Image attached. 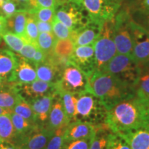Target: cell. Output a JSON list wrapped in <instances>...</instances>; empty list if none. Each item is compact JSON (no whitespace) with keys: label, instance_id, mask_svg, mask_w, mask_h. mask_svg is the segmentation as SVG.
Segmentation results:
<instances>
[{"label":"cell","instance_id":"obj_1","mask_svg":"<svg viewBox=\"0 0 149 149\" xmlns=\"http://www.w3.org/2000/svg\"><path fill=\"white\" fill-rule=\"evenodd\" d=\"M145 104L134 93L107 111L104 124L111 132L122 133L144 126Z\"/></svg>","mask_w":149,"mask_h":149},{"label":"cell","instance_id":"obj_2","mask_svg":"<svg viewBox=\"0 0 149 149\" xmlns=\"http://www.w3.org/2000/svg\"><path fill=\"white\" fill-rule=\"evenodd\" d=\"M88 79V92L101 101L107 111L135 93L133 86L107 72L95 70Z\"/></svg>","mask_w":149,"mask_h":149},{"label":"cell","instance_id":"obj_3","mask_svg":"<svg viewBox=\"0 0 149 149\" xmlns=\"http://www.w3.org/2000/svg\"><path fill=\"white\" fill-rule=\"evenodd\" d=\"M107 109L99 99L86 92L77 95L74 120L88 122L95 125L104 124Z\"/></svg>","mask_w":149,"mask_h":149},{"label":"cell","instance_id":"obj_4","mask_svg":"<svg viewBox=\"0 0 149 149\" xmlns=\"http://www.w3.org/2000/svg\"><path fill=\"white\" fill-rule=\"evenodd\" d=\"M100 71L113 74L133 88L140 74L141 67L132 55L117 53Z\"/></svg>","mask_w":149,"mask_h":149},{"label":"cell","instance_id":"obj_5","mask_svg":"<svg viewBox=\"0 0 149 149\" xmlns=\"http://www.w3.org/2000/svg\"><path fill=\"white\" fill-rule=\"evenodd\" d=\"M114 17L104 21L100 34L93 44L96 70H101L117 53L113 40Z\"/></svg>","mask_w":149,"mask_h":149},{"label":"cell","instance_id":"obj_6","mask_svg":"<svg viewBox=\"0 0 149 149\" xmlns=\"http://www.w3.org/2000/svg\"><path fill=\"white\" fill-rule=\"evenodd\" d=\"M129 8L125 5L117 11L114 17L113 40L117 53L132 55L133 42L130 30L131 20Z\"/></svg>","mask_w":149,"mask_h":149},{"label":"cell","instance_id":"obj_7","mask_svg":"<svg viewBox=\"0 0 149 149\" xmlns=\"http://www.w3.org/2000/svg\"><path fill=\"white\" fill-rule=\"evenodd\" d=\"M88 77L69 61L62 70L60 79L55 83L56 91L62 90L79 95L88 92Z\"/></svg>","mask_w":149,"mask_h":149},{"label":"cell","instance_id":"obj_8","mask_svg":"<svg viewBox=\"0 0 149 149\" xmlns=\"http://www.w3.org/2000/svg\"><path fill=\"white\" fill-rule=\"evenodd\" d=\"M130 30L133 42L132 57L141 65L149 60V32L131 19Z\"/></svg>","mask_w":149,"mask_h":149},{"label":"cell","instance_id":"obj_9","mask_svg":"<svg viewBox=\"0 0 149 149\" xmlns=\"http://www.w3.org/2000/svg\"><path fill=\"white\" fill-rule=\"evenodd\" d=\"M69 61L90 77L97 70L93 44L75 46Z\"/></svg>","mask_w":149,"mask_h":149},{"label":"cell","instance_id":"obj_10","mask_svg":"<svg viewBox=\"0 0 149 149\" xmlns=\"http://www.w3.org/2000/svg\"><path fill=\"white\" fill-rule=\"evenodd\" d=\"M16 87L22 97L29 102L46 95L57 93L55 84L46 82L38 79L29 84H16Z\"/></svg>","mask_w":149,"mask_h":149},{"label":"cell","instance_id":"obj_11","mask_svg":"<svg viewBox=\"0 0 149 149\" xmlns=\"http://www.w3.org/2000/svg\"><path fill=\"white\" fill-rule=\"evenodd\" d=\"M53 133L54 130L46 127L37 126L24 137L15 146H21L24 149H45Z\"/></svg>","mask_w":149,"mask_h":149},{"label":"cell","instance_id":"obj_12","mask_svg":"<svg viewBox=\"0 0 149 149\" xmlns=\"http://www.w3.org/2000/svg\"><path fill=\"white\" fill-rule=\"evenodd\" d=\"M104 22L91 21L86 26L78 30H72L70 39L75 46H86L94 44L101 32Z\"/></svg>","mask_w":149,"mask_h":149},{"label":"cell","instance_id":"obj_13","mask_svg":"<svg viewBox=\"0 0 149 149\" xmlns=\"http://www.w3.org/2000/svg\"><path fill=\"white\" fill-rule=\"evenodd\" d=\"M37 79V73L34 65L21 55L18 56L17 64L9 78V82L16 84H25L33 82Z\"/></svg>","mask_w":149,"mask_h":149},{"label":"cell","instance_id":"obj_14","mask_svg":"<svg viewBox=\"0 0 149 149\" xmlns=\"http://www.w3.org/2000/svg\"><path fill=\"white\" fill-rule=\"evenodd\" d=\"M56 95L57 93H51L35 99L29 102L34 113L35 122L37 126L46 127L52 104Z\"/></svg>","mask_w":149,"mask_h":149},{"label":"cell","instance_id":"obj_15","mask_svg":"<svg viewBox=\"0 0 149 149\" xmlns=\"http://www.w3.org/2000/svg\"><path fill=\"white\" fill-rule=\"evenodd\" d=\"M97 126L84 121L71 122L67 126L65 131L64 141L91 138L95 133Z\"/></svg>","mask_w":149,"mask_h":149},{"label":"cell","instance_id":"obj_16","mask_svg":"<svg viewBox=\"0 0 149 149\" xmlns=\"http://www.w3.org/2000/svg\"><path fill=\"white\" fill-rule=\"evenodd\" d=\"M70 123L69 119L65 113L60 97L57 94L52 104L46 127L55 131L58 128L66 127Z\"/></svg>","mask_w":149,"mask_h":149},{"label":"cell","instance_id":"obj_17","mask_svg":"<svg viewBox=\"0 0 149 149\" xmlns=\"http://www.w3.org/2000/svg\"><path fill=\"white\" fill-rule=\"evenodd\" d=\"M117 134L125 139L131 149H149V129L145 126Z\"/></svg>","mask_w":149,"mask_h":149},{"label":"cell","instance_id":"obj_18","mask_svg":"<svg viewBox=\"0 0 149 149\" xmlns=\"http://www.w3.org/2000/svg\"><path fill=\"white\" fill-rule=\"evenodd\" d=\"M37 79L49 83H57L60 79L62 70L51 63V61H45L40 64H35Z\"/></svg>","mask_w":149,"mask_h":149},{"label":"cell","instance_id":"obj_19","mask_svg":"<svg viewBox=\"0 0 149 149\" xmlns=\"http://www.w3.org/2000/svg\"><path fill=\"white\" fill-rule=\"evenodd\" d=\"M22 99L19 93L16 84L10 82L3 88L0 89V107L13 112L15 106Z\"/></svg>","mask_w":149,"mask_h":149},{"label":"cell","instance_id":"obj_20","mask_svg":"<svg viewBox=\"0 0 149 149\" xmlns=\"http://www.w3.org/2000/svg\"><path fill=\"white\" fill-rule=\"evenodd\" d=\"M10 115L15 130V136L12 144L17 146L24 137L39 126L29 122V121L26 120L23 117H20L13 112L10 113Z\"/></svg>","mask_w":149,"mask_h":149},{"label":"cell","instance_id":"obj_21","mask_svg":"<svg viewBox=\"0 0 149 149\" xmlns=\"http://www.w3.org/2000/svg\"><path fill=\"white\" fill-rule=\"evenodd\" d=\"M18 56L6 48L0 49V75L9 80L17 66Z\"/></svg>","mask_w":149,"mask_h":149},{"label":"cell","instance_id":"obj_22","mask_svg":"<svg viewBox=\"0 0 149 149\" xmlns=\"http://www.w3.org/2000/svg\"><path fill=\"white\" fill-rule=\"evenodd\" d=\"M28 15L29 13L26 10H18L11 17L7 19V31L24 38Z\"/></svg>","mask_w":149,"mask_h":149},{"label":"cell","instance_id":"obj_23","mask_svg":"<svg viewBox=\"0 0 149 149\" xmlns=\"http://www.w3.org/2000/svg\"><path fill=\"white\" fill-rule=\"evenodd\" d=\"M74 48H75V45L72 39L68 38L64 40L56 39L53 50L49 54L57 58L69 60L70 57L73 53Z\"/></svg>","mask_w":149,"mask_h":149},{"label":"cell","instance_id":"obj_24","mask_svg":"<svg viewBox=\"0 0 149 149\" xmlns=\"http://www.w3.org/2000/svg\"><path fill=\"white\" fill-rule=\"evenodd\" d=\"M111 132L105 124L97 126L95 133L91 138L89 149H107L108 138Z\"/></svg>","mask_w":149,"mask_h":149},{"label":"cell","instance_id":"obj_25","mask_svg":"<svg viewBox=\"0 0 149 149\" xmlns=\"http://www.w3.org/2000/svg\"><path fill=\"white\" fill-rule=\"evenodd\" d=\"M57 94L60 97L65 113L68 118L69 119L70 122H73L74 120V116H75L77 95L62 90L57 91Z\"/></svg>","mask_w":149,"mask_h":149},{"label":"cell","instance_id":"obj_26","mask_svg":"<svg viewBox=\"0 0 149 149\" xmlns=\"http://www.w3.org/2000/svg\"><path fill=\"white\" fill-rule=\"evenodd\" d=\"M141 67V66H140ZM135 94L143 101L149 100V72L141 67V72L138 79L133 87Z\"/></svg>","mask_w":149,"mask_h":149},{"label":"cell","instance_id":"obj_27","mask_svg":"<svg viewBox=\"0 0 149 149\" xmlns=\"http://www.w3.org/2000/svg\"><path fill=\"white\" fill-rule=\"evenodd\" d=\"M10 114L0 115V141L12 143L15 136V130Z\"/></svg>","mask_w":149,"mask_h":149},{"label":"cell","instance_id":"obj_28","mask_svg":"<svg viewBox=\"0 0 149 149\" xmlns=\"http://www.w3.org/2000/svg\"><path fill=\"white\" fill-rule=\"evenodd\" d=\"M13 112L23 117L26 120L29 121L32 124H36L35 122V117L33 109L31 107V104L29 102L26 101L23 98L19 100V102L15 106L13 109Z\"/></svg>","mask_w":149,"mask_h":149},{"label":"cell","instance_id":"obj_29","mask_svg":"<svg viewBox=\"0 0 149 149\" xmlns=\"http://www.w3.org/2000/svg\"><path fill=\"white\" fill-rule=\"evenodd\" d=\"M2 40L12 51L17 53H19L24 44L28 42L24 37L19 36L8 31H6L3 33Z\"/></svg>","mask_w":149,"mask_h":149},{"label":"cell","instance_id":"obj_30","mask_svg":"<svg viewBox=\"0 0 149 149\" xmlns=\"http://www.w3.org/2000/svg\"><path fill=\"white\" fill-rule=\"evenodd\" d=\"M84 6L90 13L91 21L104 22L101 18L103 0H82Z\"/></svg>","mask_w":149,"mask_h":149},{"label":"cell","instance_id":"obj_31","mask_svg":"<svg viewBox=\"0 0 149 149\" xmlns=\"http://www.w3.org/2000/svg\"><path fill=\"white\" fill-rule=\"evenodd\" d=\"M38 35L39 31L37 29L35 17L33 15L29 13L26 19V24L24 38L29 42L37 45V41Z\"/></svg>","mask_w":149,"mask_h":149},{"label":"cell","instance_id":"obj_32","mask_svg":"<svg viewBox=\"0 0 149 149\" xmlns=\"http://www.w3.org/2000/svg\"><path fill=\"white\" fill-rule=\"evenodd\" d=\"M56 38L53 33H40L37 37V46L46 55L51 53Z\"/></svg>","mask_w":149,"mask_h":149},{"label":"cell","instance_id":"obj_33","mask_svg":"<svg viewBox=\"0 0 149 149\" xmlns=\"http://www.w3.org/2000/svg\"><path fill=\"white\" fill-rule=\"evenodd\" d=\"M52 27L53 33L57 40H64L71 37L72 30L68 29L66 26L59 21L55 17L52 22Z\"/></svg>","mask_w":149,"mask_h":149},{"label":"cell","instance_id":"obj_34","mask_svg":"<svg viewBox=\"0 0 149 149\" xmlns=\"http://www.w3.org/2000/svg\"><path fill=\"white\" fill-rule=\"evenodd\" d=\"M67 127V126H66ZM66 127L55 130L48 141L45 149H61L64 143V135Z\"/></svg>","mask_w":149,"mask_h":149},{"label":"cell","instance_id":"obj_35","mask_svg":"<svg viewBox=\"0 0 149 149\" xmlns=\"http://www.w3.org/2000/svg\"><path fill=\"white\" fill-rule=\"evenodd\" d=\"M29 14L33 15L37 20L52 23L55 18V10L53 8H37Z\"/></svg>","mask_w":149,"mask_h":149},{"label":"cell","instance_id":"obj_36","mask_svg":"<svg viewBox=\"0 0 149 149\" xmlns=\"http://www.w3.org/2000/svg\"><path fill=\"white\" fill-rule=\"evenodd\" d=\"M107 149H131L125 139L119 134L111 132L108 138Z\"/></svg>","mask_w":149,"mask_h":149},{"label":"cell","instance_id":"obj_37","mask_svg":"<svg viewBox=\"0 0 149 149\" xmlns=\"http://www.w3.org/2000/svg\"><path fill=\"white\" fill-rule=\"evenodd\" d=\"M57 5V0H29L27 12L30 13L37 8H56Z\"/></svg>","mask_w":149,"mask_h":149},{"label":"cell","instance_id":"obj_38","mask_svg":"<svg viewBox=\"0 0 149 149\" xmlns=\"http://www.w3.org/2000/svg\"><path fill=\"white\" fill-rule=\"evenodd\" d=\"M19 10L17 5L13 0H5L0 8V15L8 19Z\"/></svg>","mask_w":149,"mask_h":149},{"label":"cell","instance_id":"obj_39","mask_svg":"<svg viewBox=\"0 0 149 149\" xmlns=\"http://www.w3.org/2000/svg\"><path fill=\"white\" fill-rule=\"evenodd\" d=\"M91 138L65 141L61 149H89Z\"/></svg>","mask_w":149,"mask_h":149},{"label":"cell","instance_id":"obj_40","mask_svg":"<svg viewBox=\"0 0 149 149\" xmlns=\"http://www.w3.org/2000/svg\"><path fill=\"white\" fill-rule=\"evenodd\" d=\"M38 46L33 44L32 43H30L29 42H26L24 44V45L21 51H19V55L22 56V57L25 58L29 61H32L33 57H34L35 52H36Z\"/></svg>","mask_w":149,"mask_h":149},{"label":"cell","instance_id":"obj_41","mask_svg":"<svg viewBox=\"0 0 149 149\" xmlns=\"http://www.w3.org/2000/svg\"><path fill=\"white\" fill-rule=\"evenodd\" d=\"M130 13L133 21L149 32V15H145L135 11H130Z\"/></svg>","mask_w":149,"mask_h":149},{"label":"cell","instance_id":"obj_42","mask_svg":"<svg viewBox=\"0 0 149 149\" xmlns=\"http://www.w3.org/2000/svg\"><path fill=\"white\" fill-rule=\"evenodd\" d=\"M129 10L149 15V0H138L133 6L130 7Z\"/></svg>","mask_w":149,"mask_h":149},{"label":"cell","instance_id":"obj_43","mask_svg":"<svg viewBox=\"0 0 149 149\" xmlns=\"http://www.w3.org/2000/svg\"><path fill=\"white\" fill-rule=\"evenodd\" d=\"M36 20V24L37 29L39 33H53V27H52V23L49 22H41L39 20Z\"/></svg>","mask_w":149,"mask_h":149},{"label":"cell","instance_id":"obj_44","mask_svg":"<svg viewBox=\"0 0 149 149\" xmlns=\"http://www.w3.org/2000/svg\"><path fill=\"white\" fill-rule=\"evenodd\" d=\"M46 57H47V55L38 47L36 52H35V55L34 57H33V59L32 61H31V63H32L33 65H35L44 62V61H45L46 59Z\"/></svg>","mask_w":149,"mask_h":149},{"label":"cell","instance_id":"obj_45","mask_svg":"<svg viewBox=\"0 0 149 149\" xmlns=\"http://www.w3.org/2000/svg\"><path fill=\"white\" fill-rule=\"evenodd\" d=\"M7 31V19L0 15V44L2 41L3 33Z\"/></svg>","mask_w":149,"mask_h":149},{"label":"cell","instance_id":"obj_46","mask_svg":"<svg viewBox=\"0 0 149 149\" xmlns=\"http://www.w3.org/2000/svg\"><path fill=\"white\" fill-rule=\"evenodd\" d=\"M144 126L149 129V100L146 102L145 104V114H144Z\"/></svg>","mask_w":149,"mask_h":149},{"label":"cell","instance_id":"obj_47","mask_svg":"<svg viewBox=\"0 0 149 149\" xmlns=\"http://www.w3.org/2000/svg\"><path fill=\"white\" fill-rule=\"evenodd\" d=\"M13 1L17 5L19 10V9H24V10H27L29 0H13Z\"/></svg>","mask_w":149,"mask_h":149},{"label":"cell","instance_id":"obj_48","mask_svg":"<svg viewBox=\"0 0 149 149\" xmlns=\"http://www.w3.org/2000/svg\"><path fill=\"white\" fill-rule=\"evenodd\" d=\"M0 149H15V146L8 141H0Z\"/></svg>","mask_w":149,"mask_h":149},{"label":"cell","instance_id":"obj_49","mask_svg":"<svg viewBox=\"0 0 149 149\" xmlns=\"http://www.w3.org/2000/svg\"><path fill=\"white\" fill-rule=\"evenodd\" d=\"M10 83L8 81V80L6 79L5 77H2V76L0 75V89L3 88V87H5L6 86L8 85Z\"/></svg>","mask_w":149,"mask_h":149},{"label":"cell","instance_id":"obj_50","mask_svg":"<svg viewBox=\"0 0 149 149\" xmlns=\"http://www.w3.org/2000/svg\"><path fill=\"white\" fill-rule=\"evenodd\" d=\"M126 1V6H128V8H130V7L133 6L135 4V3L137 2L138 0H125Z\"/></svg>","mask_w":149,"mask_h":149},{"label":"cell","instance_id":"obj_51","mask_svg":"<svg viewBox=\"0 0 149 149\" xmlns=\"http://www.w3.org/2000/svg\"><path fill=\"white\" fill-rule=\"evenodd\" d=\"M141 68H143V69L146 70V71L149 72V60H148L146 61V62H145L144 64H141V65H139Z\"/></svg>","mask_w":149,"mask_h":149},{"label":"cell","instance_id":"obj_52","mask_svg":"<svg viewBox=\"0 0 149 149\" xmlns=\"http://www.w3.org/2000/svg\"><path fill=\"white\" fill-rule=\"evenodd\" d=\"M12 113V112H10L8 111H7V110H5L2 109V108L0 107V115H4V114H8V113Z\"/></svg>","mask_w":149,"mask_h":149},{"label":"cell","instance_id":"obj_53","mask_svg":"<svg viewBox=\"0 0 149 149\" xmlns=\"http://www.w3.org/2000/svg\"><path fill=\"white\" fill-rule=\"evenodd\" d=\"M57 5L59 4V3L65 2V1H71V0H57Z\"/></svg>","mask_w":149,"mask_h":149},{"label":"cell","instance_id":"obj_54","mask_svg":"<svg viewBox=\"0 0 149 149\" xmlns=\"http://www.w3.org/2000/svg\"><path fill=\"white\" fill-rule=\"evenodd\" d=\"M4 1L5 0H0V8L1 7V6H2L3 2H4Z\"/></svg>","mask_w":149,"mask_h":149},{"label":"cell","instance_id":"obj_55","mask_svg":"<svg viewBox=\"0 0 149 149\" xmlns=\"http://www.w3.org/2000/svg\"><path fill=\"white\" fill-rule=\"evenodd\" d=\"M15 149H24L21 146H15Z\"/></svg>","mask_w":149,"mask_h":149},{"label":"cell","instance_id":"obj_56","mask_svg":"<svg viewBox=\"0 0 149 149\" xmlns=\"http://www.w3.org/2000/svg\"></svg>","mask_w":149,"mask_h":149}]
</instances>
